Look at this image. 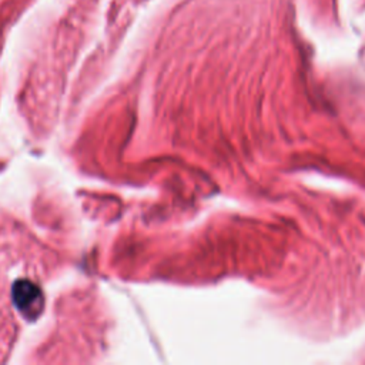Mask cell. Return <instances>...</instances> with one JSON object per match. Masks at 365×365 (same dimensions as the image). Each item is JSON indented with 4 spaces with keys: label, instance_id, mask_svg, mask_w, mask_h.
Listing matches in <instances>:
<instances>
[{
    "label": "cell",
    "instance_id": "1",
    "mask_svg": "<svg viewBox=\"0 0 365 365\" xmlns=\"http://www.w3.org/2000/svg\"><path fill=\"white\" fill-rule=\"evenodd\" d=\"M11 299L19 312L29 321H34L44 308L41 289L29 279H17L11 288Z\"/></svg>",
    "mask_w": 365,
    "mask_h": 365
}]
</instances>
